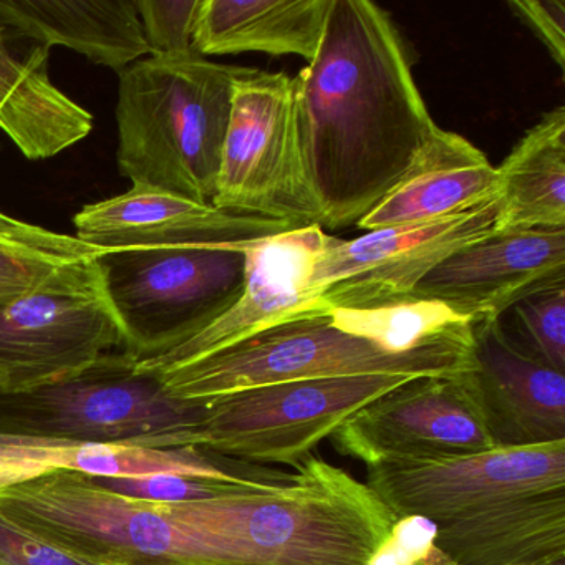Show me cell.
Masks as SVG:
<instances>
[{
	"label": "cell",
	"mask_w": 565,
	"mask_h": 565,
	"mask_svg": "<svg viewBox=\"0 0 565 565\" xmlns=\"http://www.w3.org/2000/svg\"><path fill=\"white\" fill-rule=\"evenodd\" d=\"M469 380L494 448L565 441V376L519 349L499 319L472 323Z\"/></svg>",
	"instance_id": "cell-17"
},
{
	"label": "cell",
	"mask_w": 565,
	"mask_h": 565,
	"mask_svg": "<svg viewBox=\"0 0 565 565\" xmlns=\"http://www.w3.org/2000/svg\"><path fill=\"white\" fill-rule=\"evenodd\" d=\"M329 239L322 227L306 226L246 241V277L236 302L177 349L137 362L138 366L147 372H170L322 306L312 276Z\"/></svg>",
	"instance_id": "cell-14"
},
{
	"label": "cell",
	"mask_w": 565,
	"mask_h": 565,
	"mask_svg": "<svg viewBox=\"0 0 565 565\" xmlns=\"http://www.w3.org/2000/svg\"><path fill=\"white\" fill-rule=\"evenodd\" d=\"M495 171L494 231L565 227V107L542 115Z\"/></svg>",
	"instance_id": "cell-23"
},
{
	"label": "cell",
	"mask_w": 565,
	"mask_h": 565,
	"mask_svg": "<svg viewBox=\"0 0 565 565\" xmlns=\"http://www.w3.org/2000/svg\"><path fill=\"white\" fill-rule=\"evenodd\" d=\"M52 471V441L0 433V492Z\"/></svg>",
	"instance_id": "cell-30"
},
{
	"label": "cell",
	"mask_w": 565,
	"mask_h": 565,
	"mask_svg": "<svg viewBox=\"0 0 565 565\" xmlns=\"http://www.w3.org/2000/svg\"><path fill=\"white\" fill-rule=\"evenodd\" d=\"M471 366L472 337L393 355L333 326L322 303L214 355L157 375L178 398L210 399L299 380L360 375L425 379L459 375Z\"/></svg>",
	"instance_id": "cell-5"
},
{
	"label": "cell",
	"mask_w": 565,
	"mask_h": 565,
	"mask_svg": "<svg viewBox=\"0 0 565 565\" xmlns=\"http://www.w3.org/2000/svg\"><path fill=\"white\" fill-rule=\"evenodd\" d=\"M509 8L534 31L561 71L565 68L564 0H512Z\"/></svg>",
	"instance_id": "cell-32"
},
{
	"label": "cell",
	"mask_w": 565,
	"mask_h": 565,
	"mask_svg": "<svg viewBox=\"0 0 565 565\" xmlns=\"http://www.w3.org/2000/svg\"><path fill=\"white\" fill-rule=\"evenodd\" d=\"M153 565H236L230 564V562H217V561H198V558H193V561H170L163 562V564H153Z\"/></svg>",
	"instance_id": "cell-33"
},
{
	"label": "cell",
	"mask_w": 565,
	"mask_h": 565,
	"mask_svg": "<svg viewBox=\"0 0 565 565\" xmlns=\"http://www.w3.org/2000/svg\"><path fill=\"white\" fill-rule=\"evenodd\" d=\"M468 373L403 383L347 419L333 446L369 468L495 449Z\"/></svg>",
	"instance_id": "cell-12"
},
{
	"label": "cell",
	"mask_w": 565,
	"mask_h": 565,
	"mask_svg": "<svg viewBox=\"0 0 565 565\" xmlns=\"http://www.w3.org/2000/svg\"><path fill=\"white\" fill-rule=\"evenodd\" d=\"M135 4L150 57L196 54L193 31L201 0H135Z\"/></svg>",
	"instance_id": "cell-27"
},
{
	"label": "cell",
	"mask_w": 565,
	"mask_h": 565,
	"mask_svg": "<svg viewBox=\"0 0 565 565\" xmlns=\"http://www.w3.org/2000/svg\"><path fill=\"white\" fill-rule=\"evenodd\" d=\"M105 296L137 362L158 359L226 312L244 286L243 243L102 250Z\"/></svg>",
	"instance_id": "cell-6"
},
{
	"label": "cell",
	"mask_w": 565,
	"mask_h": 565,
	"mask_svg": "<svg viewBox=\"0 0 565 565\" xmlns=\"http://www.w3.org/2000/svg\"><path fill=\"white\" fill-rule=\"evenodd\" d=\"M557 287H565V227L494 231L443 260L409 297L438 300L475 323Z\"/></svg>",
	"instance_id": "cell-15"
},
{
	"label": "cell",
	"mask_w": 565,
	"mask_h": 565,
	"mask_svg": "<svg viewBox=\"0 0 565 565\" xmlns=\"http://www.w3.org/2000/svg\"><path fill=\"white\" fill-rule=\"evenodd\" d=\"M90 111L49 77V49L21 52L0 25V130L29 160H47L90 135Z\"/></svg>",
	"instance_id": "cell-20"
},
{
	"label": "cell",
	"mask_w": 565,
	"mask_h": 565,
	"mask_svg": "<svg viewBox=\"0 0 565 565\" xmlns=\"http://www.w3.org/2000/svg\"><path fill=\"white\" fill-rule=\"evenodd\" d=\"M213 206L227 213L320 226L296 121L294 77L236 67Z\"/></svg>",
	"instance_id": "cell-8"
},
{
	"label": "cell",
	"mask_w": 565,
	"mask_h": 565,
	"mask_svg": "<svg viewBox=\"0 0 565 565\" xmlns=\"http://www.w3.org/2000/svg\"><path fill=\"white\" fill-rule=\"evenodd\" d=\"M236 67L203 55L148 57L120 74L117 160L134 186L211 204Z\"/></svg>",
	"instance_id": "cell-3"
},
{
	"label": "cell",
	"mask_w": 565,
	"mask_h": 565,
	"mask_svg": "<svg viewBox=\"0 0 565 565\" xmlns=\"http://www.w3.org/2000/svg\"><path fill=\"white\" fill-rule=\"evenodd\" d=\"M102 250L0 211V306L45 286L68 267L94 260Z\"/></svg>",
	"instance_id": "cell-25"
},
{
	"label": "cell",
	"mask_w": 565,
	"mask_h": 565,
	"mask_svg": "<svg viewBox=\"0 0 565 565\" xmlns=\"http://www.w3.org/2000/svg\"><path fill=\"white\" fill-rule=\"evenodd\" d=\"M426 565H452V564H449V562L446 561V558L443 557V555L439 554L438 551H436V554L433 555L431 561H429L428 564H426Z\"/></svg>",
	"instance_id": "cell-34"
},
{
	"label": "cell",
	"mask_w": 565,
	"mask_h": 565,
	"mask_svg": "<svg viewBox=\"0 0 565 565\" xmlns=\"http://www.w3.org/2000/svg\"><path fill=\"white\" fill-rule=\"evenodd\" d=\"M435 524L436 551L452 565L565 562V491L508 499Z\"/></svg>",
	"instance_id": "cell-18"
},
{
	"label": "cell",
	"mask_w": 565,
	"mask_h": 565,
	"mask_svg": "<svg viewBox=\"0 0 565 565\" xmlns=\"http://www.w3.org/2000/svg\"><path fill=\"white\" fill-rule=\"evenodd\" d=\"M436 531L435 522L422 515L399 518L369 565H425L436 548Z\"/></svg>",
	"instance_id": "cell-29"
},
{
	"label": "cell",
	"mask_w": 565,
	"mask_h": 565,
	"mask_svg": "<svg viewBox=\"0 0 565 565\" xmlns=\"http://www.w3.org/2000/svg\"><path fill=\"white\" fill-rule=\"evenodd\" d=\"M499 194L471 210L385 230L352 241L330 236L312 287L330 307H372L408 299L419 280L456 250L494 233Z\"/></svg>",
	"instance_id": "cell-11"
},
{
	"label": "cell",
	"mask_w": 565,
	"mask_h": 565,
	"mask_svg": "<svg viewBox=\"0 0 565 565\" xmlns=\"http://www.w3.org/2000/svg\"><path fill=\"white\" fill-rule=\"evenodd\" d=\"M74 224L78 241L105 250L224 246L294 230L280 221L227 213L148 186L87 204Z\"/></svg>",
	"instance_id": "cell-16"
},
{
	"label": "cell",
	"mask_w": 565,
	"mask_h": 565,
	"mask_svg": "<svg viewBox=\"0 0 565 565\" xmlns=\"http://www.w3.org/2000/svg\"><path fill=\"white\" fill-rule=\"evenodd\" d=\"M515 316L531 343V355L555 372H565V287L535 294L515 303Z\"/></svg>",
	"instance_id": "cell-28"
},
{
	"label": "cell",
	"mask_w": 565,
	"mask_h": 565,
	"mask_svg": "<svg viewBox=\"0 0 565 565\" xmlns=\"http://www.w3.org/2000/svg\"><path fill=\"white\" fill-rule=\"evenodd\" d=\"M206 399H183L127 352L24 392H0V433L74 445L196 446Z\"/></svg>",
	"instance_id": "cell-4"
},
{
	"label": "cell",
	"mask_w": 565,
	"mask_h": 565,
	"mask_svg": "<svg viewBox=\"0 0 565 565\" xmlns=\"http://www.w3.org/2000/svg\"><path fill=\"white\" fill-rule=\"evenodd\" d=\"M160 505L236 565H369L398 521L369 484L310 456L279 488Z\"/></svg>",
	"instance_id": "cell-2"
},
{
	"label": "cell",
	"mask_w": 565,
	"mask_h": 565,
	"mask_svg": "<svg viewBox=\"0 0 565 565\" xmlns=\"http://www.w3.org/2000/svg\"><path fill=\"white\" fill-rule=\"evenodd\" d=\"M0 514L42 541L98 565L216 561L160 504L135 501L77 471L47 472L0 492Z\"/></svg>",
	"instance_id": "cell-7"
},
{
	"label": "cell",
	"mask_w": 565,
	"mask_h": 565,
	"mask_svg": "<svg viewBox=\"0 0 565 565\" xmlns=\"http://www.w3.org/2000/svg\"><path fill=\"white\" fill-rule=\"evenodd\" d=\"M297 135L322 230L359 224L412 167L438 125L388 12L332 0L312 62L294 77Z\"/></svg>",
	"instance_id": "cell-1"
},
{
	"label": "cell",
	"mask_w": 565,
	"mask_h": 565,
	"mask_svg": "<svg viewBox=\"0 0 565 565\" xmlns=\"http://www.w3.org/2000/svg\"><path fill=\"white\" fill-rule=\"evenodd\" d=\"M0 565H98L75 557L0 514Z\"/></svg>",
	"instance_id": "cell-31"
},
{
	"label": "cell",
	"mask_w": 565,
	"mask_h": 565,
	"mask_svg": "<svg viewBox=\"0 0 565 565\" xmlns=\"http://www.w3.org/2000/svg\"><path fill=\"white\" fill-rule=\"evenodd\" d=\"M90 478L98 486L115 492V494L125 495L135 501L153 502V504H184V502L227 498V495L241 494V492L264 491V488H256V486L198 478V476L147 475L131 476V478H95V476H90Z\"/></svg>",
	"instance_id": "cell-26"
},
{
	"label": "cell",
	"mask_w": 565,
	"mask_h": 565,
	"mask_svg": "<svg viewBox=\"0 0 565 565\" xmlns=\"http://www.w3.org/2000/svg\"><path fill=\"white\" fill-rule=\"evenodd\" d=\"M332 0H201L193 47L203 55H297L312 62Z\"/></svg>",
	"instance_id": "cell-22"
},
{
	"label": "cell",
	"mask_w": 565,
	"mask_h": 565,
	"mask_svg": "<svg viewBox=\"0 0 565 565\" xmlns=\"http://www.w3.org/2000/svg\"><path fill=\"white\" fill-rule=\"evenodd\" d=\"M498 171L466 138L436 128L392 191L360 221L376 231L425 223L498 196Z\"/></svg>",
	"instance_id": "cell-19"
},
{
	"label": "cell",
	"mask_w": 565,
	"mask_h": 565,
	"mask_svg": "<svg viewBox=\"0 0 565 565\" xmlns=\"http://www.w3.org/2000/svg\"><path fill=\"white\" fill-rule=\"evenodd\" d=\"M327 316L343 332L369 340L393 355L472 337L468 319L438 300L416 297L372 307L327 306Z\"/></svg>",
	"instance_id": "cell-24"
},
{
	"label": "cell",
	"mask_w": 565,
	"mask_h": 565,
	"mask_svg": "<svg viewBox=\"0 0 565 565\" xmlns=\"http://www.w3.org/2000/svg\"><path fill=\"white\" fill-rule=\"evenodd\" d=\"M0 25L49 51L74 49L118 74L148 54L135 0H0Z\"/></svg>",
	"instance_id": "cell-21"
},
{
	"label": "cell",
	"mask_w": 565,
	"mask_h": 565,
	"mask_svg": "<svg viewBox=\"0 0 565 565\" xmlns=\"http://www.w3.org/2000/svg\"><path fill=\"white\" fill-rule=\"evenodd\" d=\"M97 257L0 306V392L35 388L125 352Z\"/></svg>",
	"instance_id": "cell-10"
},
{
	"label": "cell",
	"mask_w": 565,
	"mask_h": 565,
	"mask_svg": "<svg viewBox=\"0 0 565 565\" xmlns=\"http://www.w3.org/2000/svg\"><path fill=\"white\" fill-rule=\"evenodd\" d=\"M405 375L333 376L241 390L206 399L198 448L253 465H302L363 406Z\"/></svg>",
	"instance_id": "cell-9"
},
{
	"label": "cell",
	"mask_w": 565,
	"mask_h": 565,
	"mask_svg": "<svg viewBox=\"0 0 565 565\" xmlns=\"http://www.w3.org/2000/svg\"><path fill=\"white\" fill-rule=\"evenodd\" d=\"M366 484L396 518L438 522L521 495L565 491V441L439 461L385 462L369 468Z\"/></svg>",
	"instance_id": "cell-13"
}]
</instances>
